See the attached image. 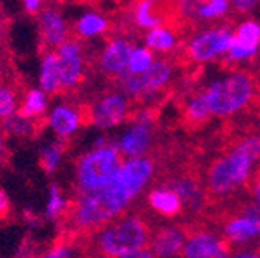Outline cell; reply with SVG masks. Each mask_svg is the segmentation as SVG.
Masks as SVG:
<instances>
[{
	"mask_svg": "<svg viewBox=\"0 0 260 258\" xmlns=\"http://www.w3.org/2000/svg\"><path fill=\"white\" fill-rule=\"evenodd\" d=\"M153 229L143 210L127 212L103 228L79 237L75 244L81 247L85 258H119L128 252L147 249Z\"/></svg>",
	"mask_w": 260,
	"mask_h": 258,
	"instance_id": "6da1fadb",
	"label": "cell"
},
{
	"mask_svg": "<svg viewBox=\"0 0 260 258\" xmlns=\"http://www.w3.org/2000/svg\"><path fill=\"white\" fill-rule=\"evenodd\" d=\"M208 101L212 115L220 118L245 113L260 104L258 78L252 70L234 71L208 88Z\"/></svg>",
	"mask_w": 260,
	"mask_h": 258,
	"instance_id": "7a4b0ae2",
	"label": "cell"
},
{
	"mask_svg": "<svg viewBox=\"0 0 260 258\" xmlns=\"http://www.w3.org/2000/svg\"><path fill=\"white\" fill-rule=\"evenodd\" d=\"M124 164L119 144L93 147L76 161L75 193H87L107 186Z\"/></svg>",
	"mask_w": 260,
	"mask_h": 258,
	"instance_id": "3957f363",
	"label": "cell"
},
{
	"mask_svg": "<svg viewBox=\"0 0 260 258\" xmlns=\"http://www.w3.org/2000/svg\"><path fill=\"white\" fill-rule=\"evenodd\" d=\"M174 105L178 112L177 125L186 135H197L209 125L212 119V110L208 101V88L200 85L177 91Z\"/></svg>",
	"mask_w": 260,
	"mask_h": 258,
	"instance_id": "277c9868",
	"label": "cell"
},
{
	"mask_svg": "<svg viewBox=\"0 0 260 258\" xmlns=\"http://www.w3.org/2000/svg\"><path fill=\"white\" fill-rule=\"evenodd\" d=\"M106 47L100 54L91 57L93 70H98L107 82L118 78L128 67L130 56H132L135 47L134 41L121 38V36H104Z\"/></svg>",
	"mask_w": 260,
	"mask_h": 258,
	"instance_id": "5b68a950",
	"label": "cell"
},
{
	"mask_svg": "<svg viewBox=\"0 0 260 258\" xmlns=\"http://www.w3.org/2000/svg\"><path fill=\"white\" fill-rule=\"evenodd\" d=\"M48 125L59 139L69 141L79 127L91 125L90 102H63L56 105L48 115Z\"/></svg>",
	"mask_w": 260,
	"mask_h": 258,
	"instance_id": "8992f818",
	"label": "cell"
},
{
	"mask_svg": "<svg viewBox=\"0 0 260 258\" xmlns=\"http://www.w3.org/2000/svg\"><path fill=\"white\" fill-rule=\"evenodd\" d=\"M91 107V125L100 128H110L127 121L130 113V101L119 91L107 88Z\"/></svg>",
	"mask_w": 260,
	"mask_h": 258,
	"instance_id": "52a82bcc",
	"label": "cell"
},
{
	"mask_svg": "<svg viewBox=\"0 0 260 258\" xmlns=\"http://www.w3.org/2000/svg\"><path fill=\"white\" fill-rule=\"evenodd\" d=\"M39 22V54L45 56L70 38V25L65 23L60 11L54 7H44L38 14Z\"/></svg>",
	"mask_w": 260,
	"mask_h": 258,
	"instance_id": "ba28073f",
	"label": "cell"
},
{
	"mask_svg": "<svg viewBox=\"0 0 260 258\" xmlns=\"http://www.w3.org/2000/svg\"><path fill=\"white\" fill-rule=\"evenodd\" d=\"M153 170H155V161L152 156L130 158L121 166V169L116 172L113 179L134 200L141 192V189L147 184Z\"/></svg>",
	"mask_w": 260,
	"mask_h": 258,
	"instance_id": "9c48e42d",
	"label": "cell"
},
{
	"mask_svg": "<svg viewBox=\"0 0 260 258\" xmlns=\"http://www.w3.org/2000/svg\"><path fill=\"white\" fill-rule=\"evenodd\" d=\"M184 243H186V234L180 224L158 226L152 232L147 249L156 258H172L177 255L180 256Z\"/></svg>",
	"mask_w": 260,
	"mask_h": 258,
	"instance_id": "30bf717a",
	"label": "cell"
},
{
	"mask_svg": "<svg viewBox=\"0 0 260 258\" xmlns=\"http://www.w3.org/2000/svg\"><path fill=\"white\" fill-rule=\"evenodd\" d=\"M113 33V23L109 17H104L96 13H88L82 16L75 25H70V36L82 41L96 34L110 36Z\"/></svg>",
	"mask_w": 260,
	"mask_h": 258,
	"instance_id": "8fae6325",
	"label": "cell"
},
{
	"mask_svg": "<svg viewBox=\"0 0 260 258\" xmlns=\"http://www.w3.org/2000/svg\"><path fill=\"white\" fill-rule=\"evenodd\" d=\"M48 125V116H41L36 119H25L17 115H13L0 122V132L5 136L14 135L19 138H36Z\"/></svg>",
	"mask_w": 260,
	"mask_h": 258,
	"instance_id": "7c38bea8",
	"label": "cell"
},
{
	"mask_svg": "<svg viewBox=\"0 0 260 258\" xmlns=\"http://www.w3.org/2000/svg\"><path fill=\"white\" fill-rule=\"evenodd\" d=\"M147 204L161 216L166 218H175L181 213H184L183 203L180 197L172 190L152 187L147 193Z\"/></svg>",
	"mask_w": 260,
	"mask_h": 258,
	"instance_id": "4fadbf2b",
	"label": "cell"
},
{
	"mask_svg": "<svg viewBox=\"0 0 260 258\" xmlns=\"http://www.w3.org/2000/svg\"><path fill=\"white\" fill-rule=\"evenodd\" d=\"M152 128L146 124H135L130 130L124 135L119 142V150L122 156L128 158H140L147 147L150 145Z\"/></svg>",
	"mask_w": 260,
	"mask_h": 258,
	"instance_id": "5bb4252c",
	"label": "cell"
},
{
	"mask_svg": "<svg viewBox=\"0 0 260 258\" xmlns=\"http://www.w3.org/2000/svg\"><path fill=\"white\" fill-rule=\"evenodd\" d=\"M41 90L45 94L57 96L60 94V79H59V56L56 51H50L42 56V68L39 78Z\"/></svg>",
	"mask_w": 260,
	"mask_h": 258,
	"instance_id": "9a60e30c",
	"label": "cell"
},
{
	"mask_svg": "<svg viewBox=\"0 0 260 258\" xmlns=\"http://www.w3.org/2000/svg\"><path fill=\"white\" fill-rule=\"evenodd\" d=\"M47 105H48V99L42 90L38 88L26 90L16 115L25 119H36L45 115Z\"/></svg>",
	"mask_w": 260,
	"mask_h": 258,
	"instance_id": "2e32d148",
	"label": "cell"
},
{
	"mask_svg": "<svg viewBox=\"0 0 260 258\" xmlns=\"http://www.w3.org/2000/svg\"><path fill=\"white\" fill-rule=\"evenodd\" d=\"M69 145H70V142L67 139H56L41 150L39 166L45 170V173H53L57 169L60 159H62V155L65 150H67Z\"/></svg>",
	"mask_w": 260,
	"mask_h": 258,
	"instance_id": "e0dca14e",
	"label": "cell"
},
{
	"mask_svg": "<svg viewBox=\"0 0 260 258\" xmlns=\"http://www.w3.org/2000/svg\"><path fill=\"white\" fill-rule=\"evenodd\" d=\"M147 48L152 51H162V53H172L177 47V39L166 28H155L150 29L144 38Z\"/></svg>",
	"mask_w": 260,
	"mask_h": 258,
	"instance_id": "ac0fdd59",
	"label": "cell"
},
{
	"mask_svg": "<svg viewBox=\"0 0 260 258\" xmlns=\"http://www.w3.org/2000/svg\"><path fill=\"white\" fill-rule=\"evenodd\" d=\"M67 203L69 201H65L62 197V189L56 182H51L50 198H48V204H47V210H45L47 218L59 221L63 216L65 210H67Z\"/></svg>",
	"mask_w": 260,
	"mask_h": 258,
	"instance_id": "d6986e66",
	"label": "cell"
},
{
	"mask_svg": "<svg viewBox=\"0 0 260 258\" xmlns=\"http://www.w3.org/2000/svg\"><path fill=\"white\" fill-rule=\"evenodd\" d=\"M153 62V53L149 48H135L128 62L130 73H144Z\"/></svg>",
	"mask_w": 260,
	"mask_h": 258,
	"instance_id": "ffe728a7",
	"label": "cell"
},
{
	"mask_svg": "<svg viewBox=\"0 0 260 258\" xmlns=\"http://www.w3.org/2000/svg\"><path fill=\"white\" fill-rule=\"evenodd\" d=\"M72 246H73L72 243L65 241L63 238L59 237V240L41 258H73Z\"/></svg>",
	"mask_w": 260,
	"mask_h": 258,
	"instance_id": "44dd1931",
	"label": "cell"
},
{
	"mask_svg": "<svg viewBox=\"0 0 260 258\" xmlns=\"http://www.w3.org/2000/svg\"><path fill=\"white\" fill-rule=\"evenodd\" d=\"M14 63H13V51L8 45L0 47V81L14 76Z\"/></svg>",
	"mask_w": 260,
	"mask_h": 258,
	"instance_id": "7402d4cb",
	"label": "cell"
},
{
	"mask_svg": "<svg viewBox=\"0 0 260 258\" xmlns=\"http://www.w3.org/2000/svg\"><path fill=\"white\" fill-rule=\"evenodd\" d=\"M245 193L260 207V166L255 169L252 175H249L245 184Z\"/></svg>",
	"mask_w": 260,
	"mask_h": 258,
	"instance_id": "603a6c76",
	"label": "cell"
},
{
	"mask_svg": "<svg viewBox=\"0 0 260 258\" xmlns=\"http://www.w3.org/2000/svg\"><path fill=\"white\" fill-rule=\"evenodd\" d=\"M258 2H260V0H234V4L230 8V13H228V14L239 20V17L249 14Z\"/></svg>",
	"mask_w": 260,
	"mask_h": 258,
	"instance_id": "cb8c5ba5",
	"label": "cell"
},
{
	"mask_svg": "<svg viewBox=\"0 0 260 258\" xmlns=\"http://www.w3.org/2000/svg\"><path fill=\"white\" fill-rule=\"evenodd\" d=\"M234 249H236V246L230 240H228L226 237L221 235V238L218 241V246L206 258H230L231 253L234 252Z\"/></svg>",
	"mask_w": 260,
	"mask_h": 258,
	"instance_id": "d4e9b609",
	"label": "cell"
},
{
	"mask_svg": "<svg viewBox=\"0 0 260 258\" xmlns=\"http://www.w3.org/2000/svg\"><path fill=\"white\" fill-rule=\"evenodd\" d=\"M11 19L0 8V47L8 45V31H10Z\"/></svg>",
	"mask_w": 260,
	"mask_h": 258,
	"instance_id": "484cf974",
	"label": "cell"
},
{
	"mask_svg": "<svg viewBox=\"0 0 260 258\" xmlns=\"http://www.w3.org/2000/svg\"><path fill=\"white\" fill-rule=\"evenodd\" d=\"M11 213V203L10 198L7 197V193L0 189V219L8 218Z\"/></svg>",
	"mask_w": 260,
	"mask_h": 258,
	"instance_id": "4316f807",
	"label": "cell"
},
{
	"mask_svg": "<svg viewBox=\"0 0 260 258\" xmlns=\"http://www.w3.org/2000/svg\"><path fill=\"white\" fill-rule=\"evenodd\" d=\"M10 159V149L7 144V136L0 132V169L4 167L5 163H8Z\"/></svg>",
	"mask_w": 260,
	"mask_h": 258,
	"instance_id": "83f0119b",
	"label": "cell"
},
{
	"mask_svg": "<svg viewBox=\"0 0 260 258\" xmlns=\"http://www.w3.org/2000/svg\"><path fill=\"white\" fill-rule=\"evenodd\" d=\"M23 5L28 14L31 16H38L42 7V0H23Z\"/></svg>",
	"mask_w": 260,
	"mask_h": 258,
	"instance_id": "f1b7e54d",
	"label": "cell"
},
{
	"mask_svg": "<svg viewBox=\"0 0 260 258\" xmlns=\"http://www.w3.org/2000/svg\"><path fill=\"white\" fill-rule=\"evenodd\" d=\"M119 258H155L153 253L149 249H140V250H134V252H128Z\"/></svg>",
	"mask_w": 260,
	"mask_h": 258,
	"instance_id": "f546056e",
	"label": "cell"
},
{
	"mask_svg": "<svg viewBox=\"0 0 260 258\" xmlns=\"http://www.w3.org/2000/svg\"><path fill=\"white\" fill-rule=\"evenodd\" d=\"M50 2H54V4H63V2H67V0H50ZM72 2H75V0H72Z\"/></svg>",
	"mask_w": 260,
	"mask_h": 258,
	"instance_id": "4dcf8cb0",
	"label": "cell"
},
{
	"mask_svg": "<svg viewBox=\"0 0 260 258\" xmlns=\"http://www.w3.org/2000/svg\"><path fill=\"white\" fill-rule=\"evenodd\" d=\"M19 258H31V255H28V253L25 252V255H20Z\"/></svg>",
	"mask_w": 260,
	"mask_h": 258,
	"instance_id": "1f68e13d",
	"label": "cell"
},
{
	"mask_svg": "<svg viewBox=\"0 0 260 258\" xmlns=\"http://www.w3.org/2000/svg\"><path fill=\"white\" fill-rule=\"evenodd\" d=\"M258 93H260V79H258Z\"/></svg>",
	"mask_w": 260,
	"mask_h": 258,
	"instance_id": "d6a6232c",
	"label": "cell"
}]
</instances>
